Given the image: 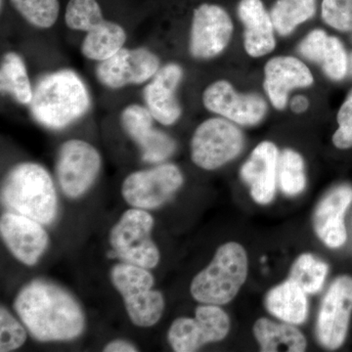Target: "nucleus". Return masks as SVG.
Here are the masks:
<instances>
[{
    "label": "nucleus",
    "instance_id": "obj_1",
    "mask_svg": "<svg viewBox=\"0 0 352 352\" xmlns=\"http://www.w3.org/2000/svg\"><path fill=\"white\" fill-rule=\"evenodd\" d=\"M14 308L39 342L74 340L85 329V314L74 296L48 281L34 280L25 285L16 296Z\"/></svg>",
    "mask_w": 352,
    "mask_h": 352
},
{
    "label": "nucleus",
    "instance_id": "obj_2",
    "mask_svg": "<svg viewBox=\"0 0 352 352\" xmlns=\"http://www.w3.org/2000/svg\"><path fill=\"white\" fill-rule=\"evenodd\" d=\"M90 105L89 92L82 78L71 69H60L38 80L29 106L39 124L59 131L82 118Z\"/></svg>",
    "mask_w": 352,
    "mask_h": 352
},
{
    "label": "nucleus",
    "instance_id": "obj_3",
    "mask_svg": "<svg viewBox=\"0 0 352 352\" xmlns=\"http://www.w3.org/2000/svg\"><path fill=\"white\" fill-rule=\"evenodd\" d=\"M1 200L16 214L41 224H50L56 217V190L50 173L41 164L14 166L2 183Z\"/></svg>",
    "mask_w": 352,
    "mask_h": 352
},
{
    "label": "nucleus",
    "instance_id": "obj_4",
    "mask_svg": "<svg viewBox=\"0 0 352 352\" xmlns=\"http://www.w3.org/2000/svg\"><path fill=\"white\" fill-rule=\"evenodd\" d=\"M249 274V258L239 243L220 245L207 267L192 280V298L206 305H224L232 302Z\"/></svg>",
    "mask_w": 352,
    "mask_h": 352
},
{
    "label": "nucleus",
    "instance_id": "obj_5",
    "mask_svg": "<svg viewBox=\"0 0 352 352\" xmlns=\"http://www.w3.org/2000/svg\"><path fill=\"white\" fill-rule=\"evenodd\" d=\"M65 23L73 31L87 32L80 50L92 61L101 62L113 56L126 41L124 28L106 19L97 0H69Z\"/></svg>",
    "mask_w": 352,
    "mask_h": 352
},
{
    "label": "nucleus",
    "instance_id": "obj_6",
    "mask_svg": "<svg viewBox=\"0 0 352 352\" xmlns=\"http://www.w3.org/2000/svg\"><path fill=\"white\" fill-rule=\"evenodd\" d=\"M111 281L122 296L134 325H156L163 316L166 302L163 294L154 289L155 279L149 270L122 261L111 270Z\"/></svg>",
    "mask_w": 352,
    "mask_h": 352
},
{
    "label": "nucleus",
    "instance_id": "obj_7",
    "mask_svg": "<svg viewBox=\"0 0 352 352\" xmlns=\"http://www.w3.org/2000/svg\"><path fill=\"white\" fill-rule=\"evenodd\" d=\"M154 219L141 208H131L120 217L110 233L113 258L153 270L159 264V249L152 238Z\"/></svg>",
    "mask_w": 352,
    "mask_h": 352
},
{
    "label": "nucleus",
    "instance_id": "obj_8",
    "mask_svg": "<svg viewBox=\"0 0 352 352\" xmlns=\"http://www.w3.org/2000/svg\"><path fill=\"white\" fill-rule=\"evenodd\" d=\"M243 132L230 120L212 118L197 127L191 139V160L197 166L214 170L235 159L244 148Z\"/></svg>",
    "mask_w": 352,
    "mask_h": 352
},
{
    "label": "nucleus",
    "instance_id": "obj_9",
    "mask_svg": "<svg viewBox=\"0 0 352 352\" xmlns=\"http://www.w3.org/2000/svg\"><path fill=\"white\" fill-rule=\"evenodd\" d=\"M228 314L219 305L201 303L195 317H179L168 332V344L176 352H194L212 342H221L230 332Z\"/></svg>",
    "mask_w": 352,
    "mask_h": 352
},
{
    "label": "nucleus",
    "instance_id": "obj_10",
    "mask_svg": "<svg viewBox=\"0 0 352 352\" xmlns=\"http://www.w3.org/2000/svg\"><path fill=\"white\" fill-rule=\"evenodd\" d=\"M184 182L182 170L173 164H163L138 170L122 183V195L131 207L154 210L173 198Z\"/></svg>",
    "mask_w": 352,
    "mask_h": 352
},
{
    "label": "nucleus",
    "instance_id": "obj_11",
    "mask_svg": "<svg viewBox=\"0 0 352 352\" xmlns=\"http://www.w3.org/2000/svg\"><path fill=\"white\" fill-rule=\"evenodd\" d=\"M352 314V277L342 275L329 287L319 308L316 337L328 351L340 349L346 342Z\"/></svg>",
    "mask_w": 352,
    "mask_h": 352
},
{
    "label": "nucleus",
    "instance_id": "obj_12",
    "mask_svg": "<svg viewBox=\"0 0 352 352\" xmlns=\"http://www.w3.org/2000/svg\"><path fill=\"white\" fill-rule=\"evenodd\" d=\"M101 168L96 148L87 141L71 139L58 155L56 173L60 187L69 198H78L90 188Z\"/></svg>",
    "mask_w": 352,
    "mask_h": 352
},
{
    "label": "nucleus",
    "instance_id": "obj_13",
    "mask_svg": "<svg viewBox=\"0 0 352 352\" xmlns=\"http://www.w3.org/2000/svg\"><path fill=\"white\" fill-rule=\"evenodd\" d=\"M160 69L159 57L148 48L122 47L113 56L98 62L95 73L104 87L120 89L127 85L147 82Z\"/></svg>",
    "mask_w": 352,
    "mask_h": 352
},
{
    "label": "nucleus",
    "instance_id": "obj_14",
    "mask_svg": "<svg viewBox=\"0 0 352 352\" xmlns=\"http://www.w3.org/2000/svg\"><path fill=\"white\" fill-rule=\"evenodd\" d=\"M234 25L223 7L200 4L193 12L190 31L189 51L196 59L219 56L232 38Z\"/></svg>",
    "mask_w": 352,
    "mask_h": 352
},
{
    "label": "nucleus",
    "instance_id": "obj_15",
    "mask_svg": "<svg viewBox=\"0 0 352 352\" xmlns=\"http://www.w3.org/2000/svg\"><path fill=\"white\" fill-rule=\"evenodd\" d=\"M203 103L207 110L240 126H256L267 112L261 95L238 94L230 82L222 80L206 88Z\"/></svg>",
    "mask_w": 352,
    "mask_h": 352
},
{
    "label": "nucleus",
    "instance_id": "obj_16",
    "mask_svg": "<svg viewBox=\"0 0 352 352\" xmlns=\"http://www.w3.org/2000/svg\"><path fill=\"white\" fill-rule=\"evenodd\" d=\"M154 117L144 106L131 104L122 110L120 122L129 138L140 148L147 163H161L176 149L175 141L154 127Z\"/></svg>",
    "mask_w": 352,
    "mask_h": 352
},
{
    "label": "nucleus",
    "instance_id": "obj_17",
    "mask_svg": "<svg viewBox=\"0 0 352 352\" xmlns=\"http://www.w3.org/2000/svg\"><path fill=\"white\" fill-rule=\"evenodd\" d=\"M0 233L11 254L25 265H34L48 245L43 224L16 212H6L0 219Z\"/></svg>",
    "mask_w": 352,
    "mask_h": 352
},
{
    "label": "nucleus",
    "instance_id": "obj_18",
    "mask_svg": "<svg viewBox=\"0 0 352 352\" xmlns=\"http://www.w3.org/2000/svg\"><path fill=\"white\" fill-rule=\"evenodd\" d=\"M279 153L270 141L259 143L241 168L243 182L250 187L252 198L259 205L274 199L278 182Z\"/></svg>",
    "mask_w": 352,
    "mask_h": 352
},
{
    "label": "nucleus",
    "instance_id": "obj_19",
    "mask_svg": "<svg viewBox=\"0 0 352 352\" xmlns=\"http://www.w3.org/2000/svg\"><path fill=\"white\" fill-rule=\"evenodd\" d=\"M183 69L178 64L161 67L144 88L146 107L154 119L163 126H173L182 113V106L176 97V90L182 82Z\"/></svg>",
    "mask_w": 352,
    "mask_h": 352
},
{
    "label": "nucleus",
    "instance_id": "obj_20",
    "mask_svg": "<svg viewBox=\"0 0 352 352\" xmlns=\"http://www.w3.org/2000/svg\"><path fill=\"white\" fill-rule=\"evenodd\" d=\"M314 82V76L307 65L295 57L272 58L264 68V89L277 110L286 107L292 90L310 87Z\"/></svg>",
    "mask_w": 352,
    "mask_h": 352
},
{
    "label": "nucleus",
    "instance_id": "obj_21",
    "mask_svg": "<svg viewBox=\"0 0 352 352\" xmlns=\"http://www.w3.org/2000/svg\"><path fill=\"white\" fill-rule=\"evenodd\" d=\"M352 203V187L340 185L324 197L314 215L315 233L327 247L339 249L347 239L344 215Z\"/></svg>",
    "mask_w": 352,
    "mask_h": 352
},
{
    "label": "nucleus",
    "instance_id": "obj_22",
    "mask_svg": "<svg viewBox=\"0 0 352 352\" xmlns=\"http://www.w3.org/2000/svg\"><path fill=\"white\" fill-rule=\"evenodd\" d=\"M238 16L244 25V46L251 57L270 54L276 46L274 25L261 0H241Z\"/></svg>",
    "mask_w": 352,
    "mask_h": 352
},
{
    "label": "nucleus",
    "instance_id": "obj_23",
    "mask_svg": "<svg viewBox=\"0 0 352 352\" xmlns=\"http://www.w3.org/2000/svg\"><path fill=\"white\" fill-rule=\"evenodd\" d=\"M307 294L291 280L273 287L266 294L264 305L279 320L300 325L308 316Z\"/></svg>",
    "mask_w": 352,
    "mask_h": 352
},
{
    "label": "nucleus",
    "instance_id": "obj_24",
    "mask_svg": "<svg viewBox=\"0 0 352 352\" xmlns=\"http://www.w3.org/2000/svg\"><path fill=\"white\" fill-rule=\"evenodd\" d=\"M252 333L263 352H302L307 347V340L302 331L287 322L261 317L254 323Z\"/></svg>",
    "mask_w": 352,
    "mask_h": 352
},
{
    "label": "nucleus",
    "instance_id": "obj_25",
    "mask_svg": "<svg viewBox=\"0 0 352 352\" xmlns=\"http://www.w3.org/2000/svg\"><path fill=\"white\" fill-rule=\"evenodd\" d=\"M0 89L11 95L18 103L30 105L34 97V88L28 75L23 58L16 52L3 55L0 66Z\"/></svg>",
    "mask_w": 352,
    "mask_h": 352
},
{
    "label": "nucleus",
    "instance_id": "obj_26",
    "mask_svg": "<svg viewBox=\"0 0 352 352\" xmlns=\"http://www.w3.org/2000/svg\"><path fill=\"white\" fill-rule=\"evenodd\" d=\"M316 7L317 0H277L270 12L275 31L281 36H289L314 17Z\"/></svg>",
    "mask_w": 352,
    "mask_h": 352
},
{
    "label": "nucleus",
    "instance_id": "obj_27",
    "mask_svg": "<svg viewBox=\"0 0 352 352\" xmlns=\"http://www.w3.org/2000/svg\"><path fill=\"white\" fill-rule=\"evenodd\" d=\"M329 265L311 254H302L296 259L289 270V280L295 282L308 294L319 293L325 284Z\"/></svg>",
    "mask_w": 352,
    "mask_h": 352
},
{
    "label": "nucleus",
    "instance_id": "obj_28",
    "mask_svg": "<svg viewBox=\"0 0 352 352\" xmlns=\"http://www.w3.org/2000/svg\"><path fill=\"white\" fill-rule=\"evenodd\" d=\"M278 183L285 195L294 197L302 193L307 184L305 161L298 152L286 149L279 156Z\"/></svg>",
    "mask_w": 352,
    "mask_h": 352
},
{
    "label": "nucleus",
    "instance_id": "obj_29",
    "mask_svg": "<svg viewBox=\"0 0 352 352\" xmlns=\"http://www.w3.org/2000/svg\"><path fill=\"white\" fill-rule=\"evenodd\" d=\"M21 17L36 29H50L60 14L59 0H9Z\"/></svg>",
    "mask_w": 352,
    "mask_h": 352
},
{
    "label": "nucleus",
    "instance_id": "obj_30",
    "mask_svg": "<svg viewBox=\"0 0 352 352\" xmlns=\"http://www.w3.org/2000/svg\"><path fill=\"white\" fill-rule=\"evenodd\" d=\"M318 64L331 80L335 82L344 80L349 69V59L344 44L339 38L329 36Z\"/></svg>",
    "mask_w": 352,
    "mask_h": 352
},
{
    "label": "nucleus",
    "instance_id": "obj_31",
    "mask_svg": "<svg viewBox=\"0 0 352 352\" xmlns=\"http://www.w3.org/2000/svg\"><path fill=\"white\" fill-rule=\"evenodd\" d=\"M27 340V331L15 317L1 307L0 309V351L8 352L20 349Z\"/></svg>",
    "mask_w": 352,
    "mask_h": 352
},
{
    "label": "nucleus",
    "instance_id": "obj_32",
    "mask_svg": "<svg viewBox=\"0 0 352 352\" xmlns=\"http://www.w3.org/2000/svg\"><path fill=\"white\" fill-rule=\"evenodd\" d=\"M321 16L337 31H352V0H322Z\"/></svg>",
    "mask_w": 352,
    "mask_h": 352
},
{
    "label": "nucleus",
    "instance_id": "obj_33",
    "mask_svg": "<svg viewBox=\"0 0 352 352\" xmlns=\"http://www.w3.org/2000/svg\"><path fill=\"white\" fill-rule=\"evenodd\" d=\"M339 124L333 135V144L340 150L352 148V89L340 106L337 116Z\"/></svg>",
    "mask_w": 352,
    "mask_h": 352
},
{
    "label": "nucleus",
    "instance_id": "obj_34",
    "mask_svg": "<svg viewBox=\"0 0 352 352\" xmlns=\"http://www.w3.org/2000/svg\"><path fill=\"white\" fill-rule=\"evenodd\" d=\"M328 38L327 32L323 30H314L300 43L298 46V52L305 59L314 62V63H318Z\"/></svg>",
    "mask_w": 352,
    "mask_h": 352
},
{
    "label": "nucleus",
    "instance_id": "obj_35",
    "mask_svg": "<svg viewBox=\"0 0 352 352\" xmlns=\"http://www.w3.org/2000/svg\"><path fill=\"white\" fill-rule=\"evenodd\" d=\"M103 351L106 352H135L138 351V349L127 340H116L106 344Z\"/></svg>",
    "mask_w": 352,
    "mask_h": 352
},
{
    "label": "nucleus",
    "instance_id": "obj_36",
    "mask_svg": "<svg viewBox=\"0 0 352 352\" xmlns=\"http://www.w3.org/2000/svg\"><path fill=\"white\" fill-rule=\"evenodd\" d=\"M308 107H309V101L303 95H298V96L294 97L293 100H292L291 109L294 113H302L305 112Z\"/></svg>",
    "mask_w": 352,
    "mask_h": 352
},
{
    "label": "nucleus",
    "instance_id": "obj_37",
    "mask_svg": "<svg viewBox=\"0 0 352 352\" xmlns=\"http://www.w3.org/2000/svg\"><path fill=\"white\" fill-rule=\"evenodd\" d=\"M351 74H352V55L351 57Z\"/></svg>",
    "mask_w": 352,
    "mask_h": 352
},
{
    "label": "nucleus",
    "instance_id": "obj_38",
    "mask_svg": "<svg viewBox=\"0 0 352 352\" xmlns=\"http://www.w3.org/2000/svg\"><path fill=\"white\" fill-rule=\"evenodd\" d=\"M3 2H4V0H0V3H1V9H2V7H3Z\"/></svg>",
    "mask_w": 352,
    "mask_h": 352
}]
</instances>
